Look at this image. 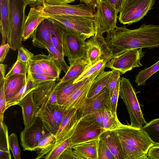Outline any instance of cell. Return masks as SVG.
Instances as JSON below:
<instances>
[{"mask_svg":"<svg viewBox=\"0 0 159 159\" xmlns=\"http://www.w3.org/2000/svg\"><path fill=\"white\" fill-rule=\"evenodd\" d=\"M106 40L111 52V58L131 49L157 48L159 25L144 24L132 30L127 29L125 25L116 26L107 33Z\"/></svg>","mask_w":159,"mask_h":159,"instance_id":"obj_1","label":"cell"},{"mask_svg":"<svg viewBox=\"0 0 159 159\" xmlns=\"http://www.w3.org/2000/svg\"><path fill=\"white\" fill-rule=\"evenodd\" d=\"M112 130L120 140L124 159H147L149 149L155 144L141 128L122 124Z\"/></svg>","mask_w":159,"mask_h":159,"instance_id":"obj_2","label":"cell"},{"mask_svg":"<svg viewBox=\"0 0 159 159\" xmlns=\"http://www.w3.org/2000/svg\"><path fill=\"white\" fill-rule=\"evenodd\" d=\"M10 30L7 43L13 51L22 46V36L26 17L25 10L29 3L26 0H9Z\"/></svg>","mask_w":159,"mask_h":159,"instance_id":"obj_3","label":"cell"},{"mask_svg":"<svg viewBox=\"0 0 159 159\" xmlns=\"http://www.w3.org/2000/svg\"><path fill=\"white\" fill-rule=\"evenodd\" d=\"M119 94L129 113L130 125L141 128L147 123L145 120L135 90L129 80L122 77L120 83Z\"/></svg>","mask_w":159,"mask_h":159,"instance_id":"obj_4","label":"cell"},{"mask_svg":"<svg viewBox=\"0 0 159 159\" xmlns=\"http://www.w3.org/2000/svg\"><path fill=\"white\" fill-rule=\"evenodd\" d=\"M155 0H126L118 16L120 23L130 25L139 21L151 9Z\"/></svg>","mask_w":159,"mask_h":159,"instance_id":"obj_5","label":"cell"},{"mask_svg":"<svg viewBox=\"0 0 159 159\" xmlns=\"http://www.w3.org/2000/svg\"><path fill=\"white\" fill-rule=\"evenodd\" d=\"M85 40L77 32L66 28L62 45L64 56L67 57L69 63L81 59H87Z\"/></svg>","mask_w":159,"mask_h":159,"instance_id":"obj_6","label":"cell"},{"mask_svg":"<svg viewBox=\"0 0 159 159\" xmlns=\"http://www.w3.org/2000/svg\"><path fill=\"white\" fill-rule=\"evenodd\" d=\"M145 53L142 48L127 50L110 59L107 63L106 67L124 74L134 68L142 66L140 60Z\"/></svg>","mask_w":159,"mask_h":159,"instance_id":"obj_7","label":"cell"},{"mask_svg":"<svg viewBox=\"0 0 159 159\" xmlns=\"http://www.w3.org/2000/svg\"><path fill=\"white\" fill-rule=\"evenodd\" d=\"M67 28L78 33L85 39L96 34L94 18L79 16L59 15L49 16Z\"/></svg>","mask_w":159,"mask_h":159,"instance_id":"obj_8","label":"cell"},{"mask_svg":"<svg viewBox=\"0 0 159 159\" xmlns=\"http://www.w3.org/2000/svg\"><path fill=\"white\" fill-rule=\"evenodd\" d=\"M95 17L96 34L109 33L116 27L119 12L106 2L99 0L98 2Z\"/></svg>","mask_w":159,"mask_h":159,"instance_id":"obj_9","label":"cell"},{"mask_svg":"<svg viewBox=\"0 0 159 159\" xmlns=\"http://www.w3.org/2000/svg\"><path fill=\"white\" fill-rule=\"evenodd\" d=\"M105 130L92 120L81 116L70 137L68 147L91 140L97 139Z\"/></svg>","mask_w":159,"mask_h":159,"instance_id":"obj_10","label":"cell"},{"mask_svg":"<svg viewBox=\"0 0 159 159\" xmlns=\"http://www.w3.org/2000/svg\"><path fill=\"white\" fill-rule=\"evenodd\" d=\"M66 111L63 110L62 105L57 103L48 104L40 108L37 116L40 118L46 130L55 135Z\"/></svg>","mask_w":159,"mask_h":159,"instance_id":"obj_11","label":"cell"},{"mask_svg":"<svg viewBox=\"0 0 159 159\" xmlns=\"http://www.w3.org/2000/svg\"><path fill=\"white\" fill-rule=\"evenodd\" d=\"M43 10L48 16H79L94 18L96 12L95 7L85 4L77 5L65 4L59 5H44Z\"/></svg>","mask_w":159,"mask_h":159,"instance_id":"obj_12","label":"cell"},{"mask_svg":"<svg viewBox=\"0 0 159 159\" xmlns=\"http://www.w3.org/2000/svg\"><path fill=\"white\" fill-rule=\"evenodd\" d=\"M102 35L96 34L86 42V58L90 66L99 60L111 58V51Z\"/></svg>","mask_w":159,"mask_h":159,"instance_id":"obj_13","label":"cell"},{"mask_svg":"<svg viewBox=\"0 0 159 159\" xmlns=\"http://www.w3.org/2000/svg\"><path fill=\"white\" fill-rule=\"evenodd\" d=\"M46 131L37 116L30 126L25 127L20 132V144L23 150L36 151L39 140L48 132Z\"/></svg>","mask_w":159,"mask_h":159,"instance_id":"obj_14","label":"cell"},{"mask_svg":"<svg viewBox=\"0 0 159 159\" xmlns=\"http://www.w3.org/2000/svg\"><path fill=\"white\" fill-rule=\"evenodd\" d=\"M56 84L55 81H48L39 84L33 90V98L40 108L48 104L57 103Z\"/></svg>","mask_w":159,"mask_h":159,"instance_id":"obj_15","label":"cell"},{"mask_svg":"<svg viewBox=\"0 0 159 159\" xmlns=\"http://www.w3.org/2000/svg\"><path fill=\"white\" fill-rule=\"evenodd\" d=\"M98 75H95L89 77L84 84L72 94L62 105L64 111L73 109L79 110L82 108L87 99L91 85Z\"/></svg>","mask_w":159,"mask_h":159,"instance_id":"obj_16","label":"cell"},{"mask_svg":"<svg viewBox=\"0 0 159 159\" xmlns=\"http://www.w3.org/2000/svg\"><path fill=\"white\" fill-rule=\"evenodd\" d=\"M111 98L109 91L106 86L95 96L87 99L84 107L80 110L81 116L106 108L110 109Z\"/></svg>","mask_w":159,"mask_h":159,"instance_id":"obj_17","label":"cell"},{"mask_svg":"<svg viewBox=\"0 0 159 159\" xmlns=\"http://www.w3.org/2000/svg\"><path fill=\"white\" fill-rule=\"evenodd\" d=\"M81 117L80 110L73 109L66 111L59 128L55 135L56 139V144L62 140L70 138Z\"/></svg>","mask_w":159,"mask_h":159,"instance_id":"obj_18","label":"cell"},{"mask_svg":"<svg viewBox=\"0 0 159 159\" xmlns=\"http://www.w3.org/2000/svg\"><path fill=\"white\" fill-rule=\"evenodd\" d=\"M49 18L44 13L43 6H33L26 17L22 36V41H25L32 36L39 25L44 19Z\"/></svg>","mask_w":159,"mask_h":159,"instance_id":"obj_19","label":"cell"},{"mask_svg":"<svg viewBox=\"0 0 159 159\" xmlns=\"http://www.w3.org/2000/svg\"><path fill=\"white\" fill-rule=\"evenodd\" d=\"M33 91L24 97L17 104L21 108L25 127H28L32 124L37 117V113L40 108L33 98Z\"/></svg>","mask_w":159,"mask_h":159,"instance_id":"obj_20","label":"cell"},{"mask_svg":"<svg viewBox=\"0 0 159 159\" xmlns=\"http://www.w3.org/2000/svg\"><path fill=\"white\" fill-rule=\"evenodd\" d=\"M32 37V43L35 47L47 49L52 44L49 18L42 21L34 31Z\"/></svg>","mask_w":159,"mask_h":159,"instance_id":"obj_21","label":"cell"},{"mask_svg":"<svg viewBox=\"0 0 159 159\" xmlns=\"http://www.w3.org/2000/svg\"><path fill=\"white\" fill-rule=\"evenodd\" d=\"M98 138L104 143L116 159H124L120 140L114 131L105 130Z\"/></svg>","mask_w":159,"mask_h":159,"instance_id":"obj_22","label":"cell"},{"mask_svg":"<svg viewBox=\"0 0 159 159\" xmlns=\"http://www.w3.org/2000/svg\"><path fill=\"white\" fill-rule=\"evenodd\" d=\"M31 60L38 63L51 76L57 79L59 78L62 70L56 60L50 56L38 54L34 55Z\"/></svg>","mask_w":159,"mask_h":159,"instance_id":"obj_23","label":"cell"},{"mask_svg":"<svg viewBox=\"0 0 159 159\" xmlns=\"http://www.w3.org/2000/svg\"><path fill=\"white\" fill-rule=\"evenodd\" d=\"M26 82V75H13L6 78L4 86L7 101L15 96Z\"/></svg>","mask_w":159,"mask_h":159,"instance_id":"obj_24","label":"cell"},{"mask_svg":"<svg viewBox=\"0 0 159 159\" xmlns=\"http://www.w3.org/2000/svg\"><path fill=\"white\" fill-rule=\"evenodd\" d=\"M70 66L65 75L59 80L57 85L61 84L74 81L90 66L86 59L75 61L69 63Z\"/></svg>","mask_w":159,"mask_h":159,"instance_id":"obj_25","label":"cell"},{"mask_svg":"<svg viewBox=\"0 0 159 159\" xmlns=\"http://www.w3.org/2000/svg\"><path fill=\"white\" fill-rule=\"evenodd\" d=\"M97 139L91 140L78 143L70 147L74 150L78 159H98Z\"/></svg>","mask_w":159,"mask_h":159,"instance_id":"obj_26","label":"cell"},{"mask_svg":"<svg viewBox=\"0 0 159 159\" xmlns=\"http://www.w3.org/2000/svg\"><path fill=\"white\" fill-rule=\"evenodd\" d=\"M0 32L2 36V44L6 43L10 30V7L9 0H0Z\"/></svg>","mask_w":159,"mask_h":159,"instance_id":"obj_27","label":"cell"},{"mask_svg":"<svg viewBox=\"0 0 159 159\" xmlns=\"http://www.w3.org/2000/svg\"><path fill=\"white\" fill-rule=\"evenodd\" d=\"M49 19L52 44L59 52L64 55L62 41L66 28L63 24L55 20L50 17H49Z\"/></svg>","mask_w":159,"mask_h":159,"instance_id":"obj_28","label":"cell"},{"mask_svg":"<svg viewBox=\"0 0 159 159\" xmlns=\"http://www.w3.org/2000/svg\"><path fill=\"white\" fill-rule=\"evenodd\" d=\"M89 78L77 83L74 81L56 84L57 99L58 104L62 105L67 99L79 87L84 84Z\"/></svg>","mask_w":159,"mask_h":159,"instance_id":"obj_29","label":"cell"},{"mask_svg":"<svg viewBox=\"0 0 159 159\" xmlns=\"http://www.w3.org/2000/svg\"><path fill=\"white\" fill-rule=\"evenodd\" d=\"M56 142L55 135L49 132H47L38 142L36 149L38 154L36 159L43 158L54 147Z\"/></svg>","mask_w":159,"mask_h":159,"instance_id":"obj_30","label":"cell"},{"mask_svg":"<svg viewBox=\"0 0 159 159\" xmlns=\"http://www.w3.org/2000/svg\"><path fill=\"white\" fill-rule=\"evenodd\" d=\"M30 66L28 68L26 83L15 96L7 101L6 109L11 106L17 105L21 99L35 88Z\"/></svg>","mask_w":159,"mask_h":159,"instance_id":"obj_31","label":"cell"},{"mask_svg":"<svg viewBox=\"0 0 159 159\" xmlns=\"http://www.w3.org/2000/svg\"><path fill=\"white\" fill-rule=\"evenodd\" d=\"M112 71H103L94 79L89 91L87 98H90L101 92L107 85Z\"/></svg>","mask_w":159,"mask_h":159,"instance_id":"obj_32","label":"cell"},{"mask_svg":"<svg viewBox=\"0 0 159 159\" xmlns=\"http://www.w3.org/2000/svg\"><path fill=\"white\" fill-rule=\"evenodd\" d=\"M109 60L108 59L100 60L94 64L89 66L74 81V83H77L95 75H98L100 73L104 71V69L106 67L107 63Z\"/></svg>","mask_w":159,"mask_h":159,"instance_id":"obj_33","label":"cell"},{"mask_svg":"<svg viewBox=\"0 0 159 159\" xmlns=\"http://www.w3.org/2000/svg\"><path fill=\"white\" fill-rule=\"evenodd\" d=\"M159 70V61L151 66L140 70L136 75L135 82L138 86H145L146 81Z\"/></svg>","mask_w":159,"mask_h":159,"instance_id":"obj_34","label":"cell"},{"mask_svg":"<svg viewBox=\"0 0 159 159\" xmlns=\"http://www.w3.org/2000/svg\"><path fill=\"white\" fill-rule=\"evenodd\" d=\"M141 128L155 144H159V118L152 120Z\"/></svg>","mask_w":159,"mask_h":159,"instance_id":"obj_35","label":"cell"},{"mask_svg":"<svg viewBox=\"0 0 159 159\" xmlns=\"http://www.w3.org/2000/svg\"><path fill=\"white\" fill-rule=\"evenodd\" d=\"M122 124L119 121L117 116L112 114L110 108L105 109L103 121L104 129L106 130H113L119 127Z\"/></svg>","mask_w":159,"mask_h":159,"instance_id":"obj_36","label":"cell"},{"mask_svg":"<svg viewBox=\"0 0 159 159\" xmlns=\"http://www.w3.org/2000/svg\"><path fill=\"white\" fill-rule=\"evenodd\" d=\"M70 138L61 141L55 144L52 150L43 158L45 159H59L61 154L70 143Z\"/></svg>","mask_w":159,"mask_h":159,"instance_id":"obj_37","label":"cell"},{"mask_svg":"<svg viewBox=\"0 0 159 159\" xmlns=\"http://www.w3.org/2000/svg\"><path fill=\"white\" fill-rule=\"evenodd\" d=\"M47 50L48 52V55L56 60L62 70L66 73L69 66L64 60V55L59 52L52 44L48 46Z\"/></svg>","mask_w":159,"mask_h":159,"instance_id":"obj_38","label":"cell"},{"mask_svg":"<svg viewBox=\"0 0 159 159\" xmlns=\"http://www.w3.org/2000/svg\"><path fill=\"white\" fill-rule=\"evenodd\" d=\"M97 148L98 159H116L104 143L99 138L97 141Z\"/></svg>","mask_w":159,"mask_h":159,"instance_id":"obj_39","label":"cell"},{"mask_svg":"<svg viewBox=\"0 0 159 159\" xmlns=\"http://www.w3.org/2000/svg\"><path fill=\"white\" fill-rule=\"evenodd\" d=\"M30 61L27 63H25L16 60L6 75L5 78L13 75H26L27 73L28 65Z\"/></svg>","mask_w":159,"mask_h":159,"instance_id":"obj_40","label":"cell"},{"mask_svg":"<svg viewBox=\"0 0 159 159\" xmlns=\"http://www.w3.org/2000/svg\"><path fill=\"white\" fill-rule=\"evenodd\" d=\"M0 124V150L10 151L7 127L3 122Z\"/></svg>","mask_w":159,"mask_h":159,"instance_id":"obj_41","label":"cell"},{"mask_svg":"<svg viewBox=\"0 0 159 159\" xmlns=\"http://www.w3.org/2000/svg\"><path fill=\"white\" fill-rule=\"evenodd\" d=\"M10 148L15 159H20L21 150L20 148L16 134L12 133L9 136Z\"/></svg>","mask_w":159,"mask_h":159,"instance_id":"obj_42","label":"cell"},{"mask_svg":"<svg viewBox=\"0 0 159 159\" xmlns=\"http://www.w3.org/2000/svg\"><path fill=\"white\" fill-rule=\"evenodd\" d=\"M112 72L106 86L109 92L111 98L115 89L119 79L120 78V73L117 70H112Z\"/></svg>","mask_w":159,"mask_h":159,"instance_id":"obj_43","label":"cell"},{"mask_svg":"<svg viewBox=\"0 0 159 159\" xmlns=\"http://www.w3.org/2000/svg\"><path fill=\"white\" fill-rule=\"evenodd\" d=\"M105 113V109L92 113L84 117L92 120L98 126L103 129V121Z\"/></svg>","mask_w":159,"mask_h":159,"instance_id":"obj_44","label":"cell"},{"mask_svg":"<svg viewBox=\"0 0 159 159\" xmlns=\"http://www.w3.org/2000/svg\"><path fill=\"white\" fill-rule=\"evenodd\" d=\"M119 79L115 89L111 98L110 109L111 112L113 115L117 116L116 108L117 102L119 97L120 83L121 80Z\"/></svg>","mask_w":159,"mask_h":159,"instance_id":"obj_45","label":"cell"},{"mask_svg":"<svg viewBox=\"0 0 159 159\" xmlns=\"http://www.w3.org/2000/svg\"><path fill=\"white\" fill-rule=\"evenodd\" d=\"M18 50V54L17 60L23 63H28L34 56L33 53L22 46H20Z\"/></svg>","mask_w":159,"mask_h":159,"instance_id":"obj_46","label":"cell"},{"mask_svg":"<svg viewBox=\"0 0 159 159\" xmlns=\"http://www.w3.org/2000/svg\"><path fill=\"white\" fill-rule=\"evenodd\" d=\"M4 84L0 86V122H3L4 113L6 110L7 100Z\"/></svg>","mask_w":159,"mask_h":159,"instance_id":"obj_47","label":"cell"},{"mask_svg":"<svg viewBox=\"0 0 159 159\" xmlns=\"http://www.w3.org/2000/svg\"><path fill=\"white\" fill-rule=\"evenodd\" d=\"M31 75L34 84L36 86L43 82L49 81H56L57 80L53 77L41 74L31 73Z\"/></svg>","mask_w":159,"mask_h":159,"instance_id":"obj_48","label":"cell"},{"mask_svg":"<svg viewBox=\"0 0 159 159\" xmlns=\"http://www.w3.org/2000/svg\"><path fill=\"white\" fill-rule=\"evenodd\" d=\"M30 68L32 73L41 74L51 76L38 63L31 60L30 61Z\"/></svg>","mask_w":159,"mask_h":159,"instance_id":"obj_49","label":"cell"},{"mask_svg":"<svg viewBox=\"0 0 159 159\" xmlns=\"http://www.w3.org/2000/svg\"><path fill=\"white\" fill-rule=\"evenodd\" d=\"M78 159L74 150L71 147H68L63 152L59 159Z\"/></svg>","mask_w":159,"mask_h":159,"instance_id":"obj_50","label":"cell"},{"mask_svg":"<svg viewBox=\"0 0 159 159\" xmlns=\"http://www.w3.org/2000/svg\"><path fill=\"white\" fill-rule=\"evenodd\" d=\"M147 159H159V144H155L150 148Z\"/></svg>","mask_w":159,"mask_h":159,"instance_id":"obj_51","label":"cell"},{"mask_svg":"<svg viewBox=\"0 0 159 159\" xmlns=\"http://www.w3.org/2000/svg\"><path fill=\"white\" fill-rule=\"evenodd\" d=\"M113 7L119 12L122 10L126 0H101Z\"/></svg>","mask_w":159,"mask_h":159,"instance_id":"obj_52","label":"cell"},{"mask_svg":"<svg viewBox=\"0 0 159 159\" xmlns=\"http://www.w3.org/2000/svg\"><path fill=\"white\" fill-rule=\"evenodd\" d=\"M43 6L59 5L67 4L74 2L75 0H42Z\"/></svg>","mask_w":159,"mask_h":159,"instance_id":"obj_53","label":"cell"},{"mask_svg":"<svg viewBox=\"0 0 159 159\" xmlns=\"http://www.w3.org/2000/svg\"><path fill=\"white\" fill-rule=\"evenodd\" d=\"M10 46L7 43L1 45L0 47V62L2 63L4 61L6 57L8 52Z\"/></svg>","mask_w":159,"mask_h":159,"instance_id":"obj_54","label":"cell"},{"mask_svg":"<svg viewBox=\"0 0 159 159\" xmlns=\"http://www.w3.org/2000/svg\"><path fill=\"white\" fill-rule=\"evenodd\" d=\"M7 66V64L2 63L0 64V86L4 84L6 70Z\"/></svg>","mask_w":159,"mask_h":159,"instance_id":"obj_55","label":"cell"},{"mask_svg":"<svg viewBox=\"0 0 159 159\" xmlns=\"http://www.w3.org/2000/svg\"><path fill=\"white\" fill-rule=\"evenodd\" d=\"M11 156L10 151L0 150V159H11Z\"/></svg>","mask_w":159,"mask_h":159,"instance_id":"obj_56","label":"cell"},{"mask_svg":"<svg viewBox=\"0 0 159 159\" xmlns=\"http://www.w3.org/2000/svg\"><path fill=\"white\" fill-rule=\"evenodd\" d=\"M80 2H83L85 4L91 5L94 6L96 8L97 6L98 2L99 0H79Z\"/></svg>","mask_w":159,"mask_h":159,"instance_id":"obj_57","label":"cell"},{"mask_svg":"<svg viewBox=\"0 0 159 159\" xmlns=\"http://www.w3.org/2000/svg\"><path fill=\"white\" fill-rule=\"evenodd\" d=\"M29 4L33 6L38 5L40 6L42 5V0H26Z\"/></svg>","mask_w":159,"mask_h":159,"instance_id":"obj_58","label":"cell"}]
</instances>
